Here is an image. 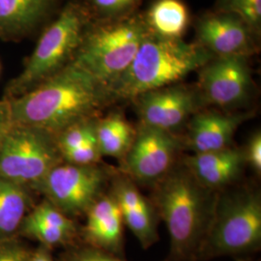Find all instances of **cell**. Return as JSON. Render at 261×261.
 <instances>
[{
  "label": "cell",
  "instance_id": "19",
  "mask_svg": "<svg viewBox=\"0 0 261 261\" xmlns=\"http://www.w3.org/2000/svg\"><path fill=\"white\" fill-rule=\"evenodd\" d=\"M96 139L103 156L121 161L132 146L137 128L119 112H112L96 120Z\"/></svg>",
  "mask_w": 261,
  "mask_h": 261
},
{
  "label": "cell",
  "instance_id": "21",
  "mask_svg": "<svg viewBox=\"0 0 261 261\" xmlns=\"http://www.w3.org/2000/svg\"><path fill=\"white\" fill-rule=\"evenodd\" d=\"M142 0H84L92 20L116 19L137 12Z\"/></svg>",
  "mask_w": 261,
  "mask_h": 261
},
{
  "label": "cell",
  "instance_id": "25",
  "mask_svg": "<svg viewBox=\"0 0 261 261\" xmlns=\"http://www.w3.org/2000/svg\"><path fill=\"white\" fill-rule=\"evenodd\" d=\"M101 158L102 155L96 139V130H94L93 134H91L80 147L62 155L63 162L79 166L98 165Z\"/></svg>",
  "mask_w": 261,
  "mask_h": 261
},
{
  "label": "cell",
  "instance_id": "10",
  "mask_svg": "<svg viewBox=\"0 0 261 261\" xmlns=\"http://www.w3.org/2000/svg\"><path fill=\"white\" fill-rule=\"evenodd\" d=\"M248 57H214L198 72L196 89L204 108L225 112L249 102L252 89V70Z\"/></svg>",
  "mask_w": 261,
  "mask_h": 261
},
{
  "label": "cell",
  "instance_id": "18",
  "mask_svg": "<svg viewBox=\"0 0 261 261\" xmlns=\"http://www.w3.org/2000/svg\"><path fill=\"white\" fill-rule=\"evenodd\" d=\"M55 0H0V36H16L46 18Z\"/></svg>",
  "mask_w": 261,
  "mask_h": 261
},
{
  "label": "cell",
  "instance_id": "23",
  "mask_svg": "<svg viewBox=\"0 0 261 261\" xmlns=\"http://www.w3.org/2000/svg\"><path fill=\"white\" fill-rule=\"evenodd\" d=\"M21 227L28 236L43 243L45 247H53L65 244L70 241L74 236V234L69 233L64 230L38 222L28 215H27L23 223L21 224Z\"/></svg>",
  "mask_w": 261,
  "mask_h": 261
},
{
  "label": "cell",
  "instance_id": "15",
  "mask_svg": "<svg viewBox=\"0 0 261 261\" xmlns=\"http://www.w3.org/2000/svg\"><path fill=\"white\" fill-rule=\"evenodd\" d=\"M181 162L201 186L214 193L237 184L247 166L244 150L233 145L186 156Z\"/></svg>",
  "mask_w": 261,
  "mask_h": 261
},
{
  "label": "cell",
  "instance_id": "7",
  "mask_svg": "<svg viewBox=\"0 0 261 261\" xmlns=\"http://www.w3.org/2000/svg\"><path fill=\"white\" fill-rule=\"evenodd\" d=\"M62 162L56 136L46 130L13 125L0 144V178L20 186L37 187Z\"/></svg>",
  "mask_w": 261,
  "mask_h": 261
},
{
  "label": "cell",
  "instance_id": "27",
  "mask_svg": "<svg viewBox=\"0 0 261 261\" xmlns=\"http://www.w3.org/2000/svg\"><path fill=\"white\" fill-rule=\"evenodd\" d=\"M244 155L247 166H250L256 174L261 173V134L256 130L245 146Z\"/></svg>",
  "mask_w": 261,
  "mask_h": 261
},
{
  "label": "cell",
  "instance_id": "24",
  "mask_svg": "<svg viewBox=\"0 0 261 261\" xmlns=\"http://www.w3.org/2000/svg\"><path fill=\"white\" fill-rule=\"evenodd\" d=\"M28 216L48 226L75 235V224L74 221L47 200L35 207Z\"/></svg>",
  "mask_w": 261,
  "mask_h": 261
},
{
  "label": "cell",
  "instance_id": "4",
  "mask_svg": "<svg viewBox=\"0 0 261 261\" xmlns=\"http://www.w3.org/2000/svg\"><path fill=\"white\" fill-rule=\"evenodd\" d=\"M261 245V193L257 187L238 185L216 193L214 208L196 261L244 255Z\"/></svg>",
  "mask_w": 261,
  "mask_h": 261
},
{
  "label": "cell",
  "instance_id": "12",
  "mask_svg": "<svg viewBox=\"0 0 261 261\" xmlns=\"http://www.w3.org/2000/svg\"><path fill=\"white\" fill-rule=\"evenodd\" d=\"M196 43L214 57L257 54L259 39L238 16L212 11L197 20Z\"/></svg>",
  "mask_w": 261,
  "mask_h": 261
},
{
  "label": "cell",
  "instance_id": "29",
  "mask_svg": "<svg viewBox=\"0 0 261 261\" xmlns=\"http://www.w3.org/2000/svg\"><path fill=\"white\" fill-rule=\"evenodd\" d=\"M9 101H0V144L13 127Z\"/></svg>",
  "mask_w": 261,
  "mask_h": 261
},
{
  "label": "cell",
  "instance_id": "13",
  "mask_svg": "<svg viewBox=\"0 0 261 261\" xmlns=\"http://www.w3.org/2000/svg\"><path fill=\"white\" fill-rule=\"evenodd\" d=\"M110 183V192L119 206L124 225L136 236L142 249H149L159 241L160 219L153 202L120 171L113 174Z\"/></svg>",
  "mask_w": 261,
  "mask_h": 261
},
{
  "label": "cell",
  "instance_id": "31",
  "mask_svg": "<svg viewBox=\"0 0 261 261\" xmlns=\"http://www.w3.org/2000/svg\"><path fill=\"white\" fill-rule=\"evenodd\" d=\"M238 261H251L250 259H239Z\"/></svg>",
  "mask_w": 261,
  "mask_h": 261
},
{
  "label": "cell",
  "instance_id": "28",
  "mask_svg": "<svg viewBox=\"0 0 261 261\" xmlns=\"http://www.w3.org/2000/svg\"><path fill=\"white\" fill-rule=\"evenodd\" d=\"M27 250L18 243L9 240L0 241V261H29Z\"/></svg>",
  "mask_w": 261,
  "mask_h": 261
},
{
  "label": "cell",
  "instance_id": "11",
  "mask_svg": "<svg viewBox=\"0 0 261 261\" xmlns=\"http://www.w3.org/2000/svg\"><path fill=\"white\" fill-rule=\"evenodd\" d=\"M132 102L140 124L173 134L195 113L205 109L196 87L180 83L141 94Z\"/></svg>",
  "mask_w": 261,
  "mask_h": 261
},
{
  "label": "cell",
  "instance_id": "6",
  "mask_svg": "<svg viewBox=\"0 0 261 261\" xmlns=\"http://www.w3.org/2000/svg\"><path fill=\"white\" fill-rule=\"evenodd\" d=\"M91 20L84 4L68 3L42 34L22 72L10 84V97L27 92L73 61Z\"/></svg>",
  "mask_w": 261,
  "mask_h": 261
},
{
  "label": "cell",
  "instance_id": "8",
  "mask_svg": "<svg viewBox=\"0 0 261 261\" xmlns=\"http://www.w3.org/2000/svg\"><path fill=\"white\" fill-rule=\"evenodd\" d=\"M115 171L99 165L79 166L63 162L53 168L37 188L47 201L68 217L86 214L103 196Z\"/></svg>",
  "mask_w": 261,
  "mask_h": 261
},
{
  "label": "cell",
  "instance_id": "9",
  "mask_svg": "<svg viewBox=\"0 0 261 261\" xmlns=\"http://www.w3.org/2000/svg\"><path fill=\"white\" fill-rule=\"evenodd\" d=\"M183 147L177 134L139 124L132 146L120 161V172L136 184L154 186L177 165Z\"/></svg>",
  "mask_w": 261,
  "mask_h": 261
},
{
  "label": "cell",
  "instance_id": "3",
  "mask_svg": "<svg viewBox=\"0 0 261 261\" xmlns=\"http://www.w3.org/2000/svg\"><path fill=\"white\" fill-rule=\"evenodd\" d=\"M214 56L195 43L148 35L124 74L110 87L114 102L179 84Z\"/></svg>",
  "mask_w": 261,
  "mask_h": 261
},
{
  "label": "cell",
  "instance_id": "17",
  "mask_svg": "<svg viewBox=\"0 0 261 261\" xmlns=\"http://www.w3.org/2000/svg\"><path fill=\"white\" fill-rule=\"evenodd\" d=\"M142 15L150 35L165 40H183L191 22L182 0H155Z\"/></svg>",
  "mask_w": 261,
  "mask_h": 261
},
{
  "label": "cell",
  "instance_id": "20",
  "mask_svg": "<svg viewBox=\"0 0 261 261\" xmlns=\"http://www.w3.org/2000/svg\"><path fill=\"white\" fill-rule=\"evenodd\" d=\"M29 204L24 187L0 178V241L9 240L21 227Z\"/></svg>",
  "mask_w": 261,
  "mask_h": 261
},
{
  "label": "cell",
  "instance_id": "5",
  "mask_svg": "<svg viewBox=\"0 0 261 261\" xmlns=\"http://www.w3.org/2000/svg\"><path fill=\"white\" fill-rule=\"evenodd\" d=\"M149 32L143 15L91 20L73 61L109 89L130 65Z\"/></svg>",
  "mask_w": 261,
  "mask_h": 261
},
{
  "label": "cell",
  "instance_id": "2",
  "mask_svg": "<svg viewBox=\"0 0 261 261\" xmlns=\"http://www.w3.org/2000/svg\"><path fill=\"white\" fill-rule=\"evenodd\" d=\"M151 201L169 235L168 261H196L210 223L216 193L201 186L178 162L154 185Z\"/></svg>",
  "mask_w": 261,
  "mask_h": 261
},
{
  "label": "cell",
  "instance_id": "16",
  "mask_svg": "<svg viewBox=\"0 0 261 261\" xmlns=\"http://www.w3.org/2000/svg\"><path fill=\"white\" fill-rule=\"evenodd\" d=\"M86 217L84 235L90 247L121 256L124 222L119 206L110 191L89 208Z\"/></svg>",
  "mask_w": 261,
  "mask_h": 261
},
{
  "label": "cell",
  "instance_id": "30",
  "mask_svg": "<svg viewBox=\"0 0 261 261\" xmlns=\"http://www.w3.org/2000/svg\"><path fill=\"white\" fill-rule=\"evenodd\" d=\"M29 261H53V258L47 251V247L39 249L32 256H30Z\"/></svg>",
  "mask_w": 261,
  "mask_h": 261
},
{
  "label": "cell",
  "instance_id": "1",
  "mask_svg": "<svg viewBox=\"0 0 261 261\" xmlns=\"http://www.w3.org/2000/svg\"><path fill=\"white\" fill-rule=\"evenodd\" d=\"M8 101L14 125L54 136L75 123L98 117L114 102L110 89L74 61Z\"/></svg>",
  "mask_w": 261,
  "mask_h": 261
},
{
  "label": "cell",
  "instance_id": "22",
  "mask_svg": "<svg viewBox=\"0 0 261 261\" xmlns=\"http://www.w3.org/2000/svg\"><path fill=\"white\" fill-rule=\"evenodd\" d=\"M215 11L238 16L260 38L261 0H218Z\"/></svg>",
  "mask_w": 261,
  "mask_h": 261
},
{
  "label": "cell",
  "instance_id": "26",
  "mask_svg": "<svg viewBox=\"0 0 261 261\" xmlns=\"http://www.w3.org/2000/svg\"><path fill=\"white\" fill-rule=\"evenodd\" d=\"M67 261H127L121 256L111 252L99 250L93 247L82 248L71 252L67 256ZM164 261H168L167 259Z\"/></svg>",
  "mask_w": 261,
  "mask_h": 261
},
{
  "label": "cell",
  "instance_id": "14",
  "mask_svg": "<svg viewBox=\"0 0 261 261\" xmlns=\"http://www.w3.org/2000/svg\"><path fill=\"white\" fill-rule=\"evenodd\" d=\"M250 112H225L202 109L195 113L187 127L184 147L194 154L224 149L233 145L234 136L244 122L252 117Z\"/></svg>",
  "mask_w": 261,
  "mask_h": 261
}]
</instances>
